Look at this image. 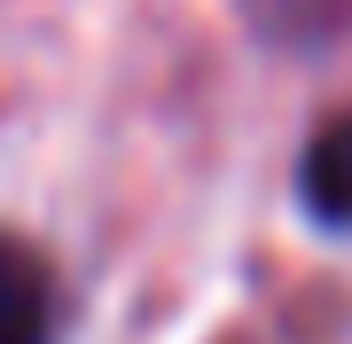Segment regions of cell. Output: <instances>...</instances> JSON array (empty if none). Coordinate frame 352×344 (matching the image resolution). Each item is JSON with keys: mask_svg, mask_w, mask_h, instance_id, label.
Wrapping results in <instances>:
<instances>
[{"mask_svg": "<svg viewBox=\"0 0 352 344\" xmlns=\"http://www.w3.org/2000/svg\"><path fill=\"white\" fill-rule=\"evenodd\" d=\"M55 329H63V297H55L47 258L0 235V344H55Z\"/></svg>", "mask_w": 352, "mask_h": 344, "instance_id": "obj_1", "label": "cell"}, {"mask_svg": "<svg viewBox=\"0 0 352 344\" xmlns=\"http://www.w3.org/2000/svg\"><path fill=\"white\" fill-rule=\"evenodd\" d=\"M305 204L329 227H352V117L314 133V149H305Z\"/></svg>", "mask_w": 352, "mask_h": 344, "instance_id": "obj_2", "label": "cell"}]
</instances>
